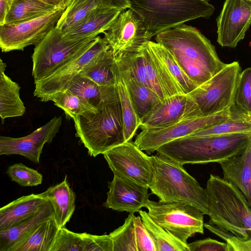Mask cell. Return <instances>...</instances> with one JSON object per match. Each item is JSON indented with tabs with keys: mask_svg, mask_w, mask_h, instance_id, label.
Instances as JSON below:
<instances>
[{
	"mask_svg": "<svg viewBox=\"0 0 251 251\" xmlns=\"http://www.w3.org/2000/svg\"><path fill=\"white\" fill-rule=\"evenodd\" d=\"M156 42L173 55L188 77L198 86L225 65L210 40L195 27L184 24L157 34Z\"/></svg>",
	"mask_w": 251,
	"mask_h": 251,
	"instance_id": "1",
	"label": "cell"
},
{
	"mask_svg": "<svg viewBox=\"0 0 251 251\" xmlns=\"http://www.w3.org/2000/svg\"><path fill=\"white\" fill-rule=\"evenodd\" d=\"M251 144V132L188 135L169 142L156 151L182 164L217 162L243 152Z\"/></svg>",
	"mask_w": 251,
	"mask_h": 251,
	"instance_id": "2",
	"label": "cell"
},
{
	"mask_svg": "<svg viewBox=\"0 0 251 251\" xmlns=\"http://www.w3.org/2000/svg\"><path fill=\"white\" fill-rule=\"evenodd\" d=\"M96 107V112H88L73 119L76 136L93 157L125 142L116 85Z\"/></svg>",
	"mask_w": 251,
	"mask_h": 251,
	"instance_id": "3",
	"label": "cell"
},
{
	"mask_svg": "<svg viewBox=\"0 0 251 251\" xmlns=\"http://www.w3.org/2000/svg\"><path fill=\"white\" fill-rule=\"evenodd\" d=\"M150 160L152 176L148 188L159 201L189 204L198 208L203 215H208L205 189L182 164L158 153L150 156Z\"/></svg>",
	"mask_w": 251,
	"mask_h": 251,
	"instance_id": "4",
	"label": "cell"
},
{
	"mask_svg": "<svg viewBox=\"0 0 251 251\" xmlns=\"http://www.w3.org/2000/svg\"><path fill=\"white\" fill-rule=\"evenodd\" d=\"M205 190L210 217L207 223L243 239H251V206L243 194L211 174Z\"/></svg>",
	"mask_w": 251,
	"mask_h": 251,
	"instance_id": "5",
	"label": "cell"
},
{
	"mask_svg": "<svg viewBox=\"0 0 251 251\" xmlns=\"http://www.w3.org/2000/svg\"><path fill=\"white\" fill-rule=\"evenodd\" d=\"M152 37L198 18H209L215 10L208 0H129Z\"/></svg>",
	"mask_w": 251,
	"mask_h": 251,
	"instance_id": "6",
	"label": "cell"
},
{
	"mask_svg": "<svg viewBox=\"0 0 251 251\" xmlns=\"http://www.w3.org/2000/svg\"><path fill=\"white\" fill-rule=\"evenodd\" d=\"M96 37L67 38L55 26L34 49L32 75L34 81L49 76L83 52Z\"/></svg>",
	"mask_w": 251,
	"mask_h": 251,
	"instance_id": "7",
	"label": "cell"
},
{
	"mask_svg": "<svg viewBox=\"0 0 251 251\" xmlns=\"http://www.w3.org/2000/svg\"><path fill=\"white\" fill-rule=\"evenodd\" d=\"M241 68L237 61L226 65L216 74L187 95L196 104L201 116H208L234 104Z\"/></svg>",
	"mask_w": 251,
	"mask_h": 251,
	"instance_id": "8",
	"label": "cell"
},
{
	"mask_svg": "<svg viewBox=\"0 0 251 251\" xmlns=\"http://www.w3.org/2000/svg\"><path fill=\"white\" fill-rule=\"evenodd\" d=\"M144 207L155 223L185 244L195 234L204 233L203 214L193 205L149 200Z\"/></svg>",
	"mask_w": 251,
	"mask_h": 251,
	"instance_id": "9",
	"label": "cell"
},
{
	"mask_svg": "<svg viewBox=\"0 0 251 251\" xmlns=\"http://www.w3.org/2000/svg\"><path fill=\"white\" fill-rule=\"evenodd\" d=\"M109 49L104 38L97 36L83 52L49 76L34 81V96L43 102L50 101L54 95L65 90L77 75Z\"/></svg>",
	"mask_w": 251,
	"mask_h": 251,
	"instance_id": "10",
	"label": "cell"
},
{
	"mask_svg": "<svg viewBox=\"0 0 251 251\" xmlns=\"http://www.w3.org/2000/svg\"><path fill=\"white\" fill-rule=\"evenodd\" d=\"M229 116V108H227L212 115L185 119L164 128H151L140 126L141 131L133 143L140 150L148 153H153L169 142L223 122Z\"/></svg>",
	"mask_w": 251,
	"mask_h": 251,
	"instance_id": "11",
	"label": "cell"
},
{
	"mask_svg": "<svg viewBox=\"0 0 251 251\" xmlns=\"http://www.w3.org/2000/svg\"><path fill=\"white\" fill-rule=\"evenodd\" d=\"M64 10L58 8L33 20L0 25V49L4 52L36 45L56 25Z\"/></svg>",
	"mask_w": 251,
	"mask_h": 251,
	"instance_id": "12",
	"label": "cell"
},
{
	"mask_svg": "<svg viewBox=\"0 0 251 251\" xmlns=\"http://www.w3.org/2000/svg\"><path fill=\"white\" fill-rule=\"evenodd\" d=\"M103 154L114 176L148 187L152 176L150 156L133 142H124Z\"/></svg>",
	"mask_w": 251,
	"mask_h": 251,
	"instance_id": "13",
	"label": "cell"
},
{
	"mask_svg": "<svg viewBox=\"0 0 251 251\" xmlns=\"http://www.w3.org/2000/svg\"><path fill=\"white\" fill-rule=\"evenodd\" d=\"M103 33L115 58L136 51L152 37L130 8L122 11Z\"/></svg>",
	"mask_w": 251,
	"mask_h": 251,
	"instance_id": "14",
	"label": "cell"
},
{
	"mask_svg": "<svg viewBox=\"0 0 251 251\" xmlns=\"http://www.w3.org/2000/svg\"><path fill=\"white\" fill-rule=\"evenodd\" d=\"M62 120L61 116H55L25 136H0V155L18 154L34 163H39L44 145L52 142L59 131Z\"/></svg>",
	"mask_w": 251,
	"mask_h": 251,
	"instance_id": "15",
	"label": "cell"
},
{
	"mask_svg": "<svg viewBox=\"0 0 251 251\" xmlns=\"http://www.w3.org/2000/svg\"><path fill=\"white\" fill-rule=\"evenodd\" d=\"M251 0H225L217 19V42L222 47L235 48L250 27Z\"/></svg>",
	"mask_w": 251,
	"mask_h": 251,
	"instance_id": "16",
	"label": "cell"
},
{
	"mask_svg": "<svg viewBox=\"0 0 251 251\" xmlns=\"http://www.w3.org/2000/svg\"><path fill=\"white\" fill-rule=\"evenodd\" d=\"M201 116L195 102L186 94L177 95L164 102L141 120L140 126L164 128L182 120Z\"/></svg>",
	"mask_w": 251,
	"mask_h": 251,
	"instance_id": "17",
	"label": "cell"
},
{
	"mask_svg": "<svg viewBox=\"0 0 251 251\" xmlns=\"http://www.w3.org/2000/svg\"><path fill=\"white\" fill-rule=\"evenodd\" d=\"M103 206L118 211L138 212L149 200V188L114 176Z\"/></svg>",
	"mask_w": 251,
	"mask_h": 251,
	"instance_id": "18",
	"label": "cell"
},
{
	"mask_svg": "<svg viewBox=\"0 0 251 251\" xmlns=\"http://www.w3.org/2000/svg\"><path fill=\"white\" fill-rule=\"evenodd\" d=\"M223 178L239 189L251 206V144L242 153L218 163Z\"/></svg>",
	"mask_w": 251,
	"mask_h": 251,
	"instance_id": "19",
	"label": "cell"
},
{
	"mask_svg": "<svg viewBox=\"0 0 251 251\" xmlns=\"http://www.w3.org/2000/svg\"><path fill=\"white\" fill-rule=\"evenodd\" d=\"M50 203L40 194L22 196L0 207V231L28 219Z\"/></svg>",
	"mask_w": 251,
	"mask_h": 251,
	"instance_id": "20",
	"label": "cell"
},
{
	"mask_svg": "<svg viewBox=\"0 0 251 251\" xmlns=\"http://www.w3.org/2000/svg\"><path fill=\"white\" fill-rule=\"evenodd\" d=\"M115 60L135 113L141 122L143 118L163 102L155 92L138 81L125 65L118 60Z\"/></svg>",
	"mask_w": 251,
	"mask_h": 251,
	"instance_id": "21",
	"label": "cell"
},
{
	"mask_svg": "<svg viewBox=\"0 0 251 251\" xmlns=\"http://www.w3.org/2000/svg\"><path fill=\"white\" fill-rule=\"evenodd\" d=\"M150 55L146 59L145 66L147 77L153 90L157 93L164 91L166 99L184 94L163 62L148 44Z\"/></svg>",
	"mask_w": 251,
	"mask_h": 251,
	"instance_id": "22",
	"label": "cell"
},
{
	"mask_svg": "<svg viewBox=\"0 0 251 251\" xmlns=\"http://www.w3.org/2000/svg\"><path fill=\"white\" fill-rule=\"evenodd\" d=\"M122 11L118 8L100 7L94 10L80 25L62 35L69 39L96 37L107 30Z\"/></svg>",
	"mask_w": 251,
	"mask_h": 251,
	"instance_id": "23",
	"label": "cell"
},
{
	"mask_svg": "<svg viewBox=\"0 0 251 251\" xmlns=\"http://www.w3.org/2000/svg\"><path fill=\"white\" fill-rule=\"evenodd\" d=\"M40 194L51 204L58 227H64L72 217L75 206V196L69 185L67 177L62 182L50 187Z\"/></svg>",
	"mask_w": 251,
	"mask_h": 251,
	"instance_id": "24",
	"label": "cell"
},
{
	"mask_svg": "<svg viewBox=\"0 0 251 251\" xmlns=\"http://www.w3.org/2000/svg\"><path fill=\"white\" fill-rule=\"evenodd\" d=\"M54 214L50 202L26 221L0 231V251H10L41 223L53 217Z\"/></svg>",
	"mask_w": 251,
	"mask_h": 251,
	"instance_id": "25",
	"label": "cell"
},
{
	"mask_svg": "<svg viewBox=\"0 0 251 251\" xmlns=\"http://www.w3.org/2000/svg\"><path fill=\"white\" fill-rule=\"evenodd\" d=\"M58 229L53 216L41 223L10 251H50Z\"/></svg>",
	"mask_w": 251,
	"mask_h": 251,
	"instance_id": "26",
	"label": "cell"
},
{
	"mask_svg": "<svg viewBox=\"0 0 251 251\" xmlns=\"http://www.w3.org/2000/svg\"><path fill=\"white\" fill-rule=\"evenodd\" d=\"M102 6H106L101 0H70L55 27L65 34L80 25L94 10Z\"/></svg>",
	"mask_w": 251,
	"mask_h": 251,
	"instance_id": "27",
	"label": "cell"
},
{
	"mask_svg": "<svg viewBox=\"0 0 251 251\" xmlns=\"http://www.w3.org/2000/svg\"><path fill=\"white\" fill-rule=\"evenodd\" d=\"M116 60L111 49L103 51L99 57L86 67L79 74L101 86L116 85Z\"/></svg>",
	"mask_w": 251,
	"mask_h": 251,
	"instance_id": "28",
	"label": "cell"
},
{
	"mask_svg": "<svg viewBox=\"0 0 251 251\" xmlns=\"http://www.w3.org/2000/svg\"><path fill=\"white\" fill-rule=\"evenodd\" d=\"M226 120L200 129L189 135L202 136L251 132V114L243 112L234 105L229 108Z\"/></svg>",
	"mask_w": 251,
	"mask_h": 251,
	"instance_id": "29",
	"label": "cell"
},
{
	"mask_svg": "<svg viewBox=\"0 0 251 251\" xmlns=\"http://www.w3.org/2000/svg\"><path fill=\"white\" fill-rule=\"evenodd\" d=\"M20 89L18 83L6 75L0 81V118L3 122L6 118L25 114V107L20 97Z\"/></svg>",
	"mask_w": 251,
	"mask_h": 251,
	"instance_id": "30",
	"label": "cell"
},
{
	"mask_svg": "<svg viewBox=\"0 0 251 251\" xmlns=\"http://www.w3.org/2000/svg\"><path fill=\"white\" fill-rule=\"evenodd\" d=\"M57 8L39 0H12L4 24H16L30 21Z\"/></svg>",
	"mask_w": 251,
	"mask_h": 251,
	"instance_id": "31",
	"label": "cell"
},
{
	"mask_svg": "<svg viewBox=\"0 0 251 251\" xmlns=\"http://www.w3.org/2000/svg\"><path fill=\"white\" fill-rule=\"evenodd\" d=\"M115 75L116 85L122 113L124 139L125 142L131 141L139 127L141 122L135 113L126 86L120 75L117 64Z\"/></svg>",
	"mask_w": 251,
	"mask_h": 251,
	"instance_id": "32",
	"label": "cell"
},
{
	"mask_svg": "<svg viewBox=\"0 0 251 251\" xmlns=\"http://www.w3.org/2000/svg\"><path fill=\"white\" fill-rule=\"evenodd\" d=\"M141 220L155 246L156 251H188L185 244L155 223L147 212L138 211Z\"/></svg>",
	"mask_w": 251,
	"mask_h": 251,
	"instance_id": "33",
	"label": "cell"
},
{
	"mask_svg": "<svg viewBox=\"0 0 251 251\" xmlns=\"http://www.w3.org/2000/svg\"><path fill=\"white\" fill-rule=\"evenodd\" d=\"M115 88L116 85L112 87L100 86L78 74L72 79L66 90L79 96L96 107L104 98Z\"/></svg>",
	"mask_w": 251,
	"mask_h": 251,
	"instance_id": "34",
	"label": "cell"
},
{
	"mask_svg": "<svg viewBox=\"0 0 251 251\" xmlns=\"http://www.w3.org/2000/svg\"><path fill=\"white\" fill-rule=\"evenodd\" d=\"M148 44L165 64L184 94H188L198 86L188 77L166 48L160 44L151 40L148 41Z\"/></svg>",
	"mask_w": 251,
	"mask_h": 251,
	"instance_id": "35",
	"label": "cell"
},
{
	"mask_svg": "<svg viewBox=\"0 0 251 251\" xmlns=\"http://www.w3.org/2000/svg\"><path fill=\"white\" fill-rule=\"evenodd\" d=\"M50 101L63 110L68 118L73 119L88 112L95 113L98 110L97 107L67 90L57 93Z\"/></svg>",
	"mask_w": 251,
	"mask_h": 251,
	"instance_id": "36",
	"label": "cell"
},
{
	"mask_svg": "<svg viewBox=\"0 0 251 251\" xmlns=\"http://www.w3.org/2000/svg\"><path fill=\"white\" fill-rule=\"evenodd\" d=\"M130 213L124 224L109 235L113 245V251H138L134 218Z\"/></svg>",
	"mask_w": 251,
	"mask_h": 251,
	"instance_id": "37",
	"label": "cell"
},
{
	"mask_svg": "<svg viewBox=\"0 0 251 251\" xmlns=\"http://www.w3.org/2000/svg\"><path fill=\"white\" fill-rule=\"evenodd\" d=\"M239 110L251 114V68L241 71L238 78L233 104Z\"/></svg>",
	"mask_w": 251,
	"mask_h": 251,
	"instance_id": "38",
	"label": "cell"
},
{
	"mask_svg": "<svg viewBox=\"0 0 251 251\" xmlns=\"http://www.w3.org/2000/svg\"><path fill=\"white\" fill-rule=\"evenodd\" d=\"M7 174L12 181L24 187H32L42 183L43 176L37 170L19 163L10 166Z\"/></svg>",
	"mask_w": 251,
	"mask_h": 251,
	"instance_id": "39",
	"label": "cell"
},
{
	"mask_svg": "<svg viewBox=\"0 0 251 251\" xmlns=\"http://www.w3.org/2000/svg\"><path fill=\"white\" fill-rule=\"evenodd\" d=\"M83 233L71 231L64 227L59 228L50 251H84Z\"/></svg>",
	"mask_w": 251,
	"mask_h": 251,
	"instance_id": "40",
	"label": "cell"
},
{
	"mask_svg": "<svg viewBox=\"0 0 251 251\" xmlns=\"http://www.w3.org/2000/svg\"><path fill=\"white\" fill-rule=\"evenodd\" d=\"M204 227L226 242L227 251H251V239H243L208 223H204Z\"/></svg>",
	"mask_w": 251,
	"mask_h": 251,
	"instance_id": "41",
	"label": "cell"
},
{
	"mask_svg": "<svg viewBox=\"0 0 251 251\" xmlns=\"http://www.w3.org/2000/svg\"><path fill=\"white\" fill-rule=\"evenodd\" d=\"M84 251H113V245L109 235H96L83 233Z\"/></svg>",
	"mask_w": 251,
	"mask_h": 251,
	"instance_id": "42",
	"label": "cell"
},
{
	"mask_svg": "<svg viewBox=\"0 0 251 251\" xmlns=\"http://www.w3.org/2000/svg\"><path fill=\"white\" fill-rule=\"evenodd\" d=\"M134 221L138 251H156L154 243L143 225L140 216H135Z\"/></svg>",
	"mask_w": 251,
	"mask_h": 251,
	"instance_id": "43",
	"label": "cell"
},
{
	"mask_svg": "<svg viewBox=\"0 0 251 251\" xmlns=\"http://www.w3.org/2000/svg\"><path fill=\"white\" fill-rule=\"evenodd\" d=\"M188 251H227L225 243L210 238L187 243Z\"/></svg>",
	"mask_w": 251,
	"mask_h": 251,
	"instance_id": "44",
	"label": "cell"
},
{
	"mask_svg": "<svg viewBox=\"0 0 251 251\" xmlns=\"http://www.w3.org/2000/svg\"><path fill=\"white\" fill-rule=\"evenodd\" d=\"M107 7H115L123 11L130 8L129 0H101Z\"/></svg>",
	"mask_w": 251,
	"mask_h": 251,
	"instance_id": "45",
	"label": "cell"
},
{
	"mask_svg": "<svg viewBox=\"0 0 251 251\" xmlns=\"http://www.w3.org/2000/svg\"><path fill=\"white\" fill-rule=\"evenodd\" d=\"M12 0H0V25L4 24L6 15L9 11Z\"/></svg>",
	"mask_w": 251,
	"mask_h": 251,
	"instance_id": "46",
	"label": "cell"
},
{
	"mask_svg": "<svg viewBox=\"0 0 251 251\" xmlns=\"http://www.w3.org/2000/svg\"><path fill=\"white\" fill-rule=\"evenodd\" d=\"M46 4L53 5L64 10L67 7L70 0H39Z\"/></svg>",
	"mask_w": 251,
	"mask_h": 251,
	"instance_id": "47",
	"label": "cell"
},
{
	"mask_svg": "<svg viewBox=\"0 0 251 251\" xmlns=\"http://www.w3.org/2000/svg\"><path fill=\"white\" fill-rule=\"evenodd\" d=\"M6 66V64L0 57V81L5 75V71Z\"/></svg>",
	"mask_w": 251,
	"mask_h": 251,
	"instance_id": "48",
	"label": "cell"
}]
</instances>
